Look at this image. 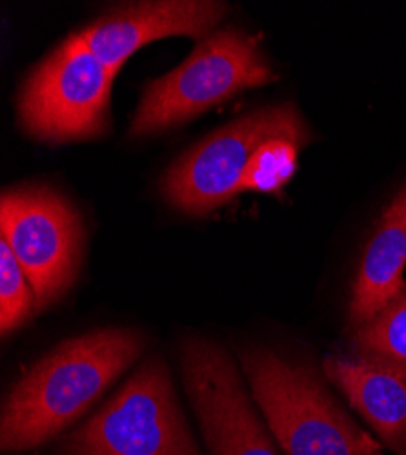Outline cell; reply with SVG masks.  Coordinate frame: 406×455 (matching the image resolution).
I'll use <instances>...</instances> for the list:
<instances>
[{"mask_svg": "<svg viewBox=\"0 0 406 455\" xmlns=\"http://www.w3.org/2000/svg\"><path fill=\"white\" fill-rule=\"evenodd\" d=\"M144 337L131 328H104L64 340L33 363L13 385L0 415V448L41 446L81 417L139 359Z\"/></svg>", "mask_w": 406, "mask_h": 455, "instance_id": "1", "label": "cell"}, {"mask_svg": "<svg viewBox=\"0 0 406 455\" xmlns=\"http://www.w3.org/2000/svg\"><path fill=\"white\" fill-rule=\"evenodd\" d=\"M250 392L284 455H383L306 363L265 347L239 352Z\"/></svg>", "mask_w": 406, "mask_h": 455, "instance_id": "2", "label": "cell"}, {"mask_svg": "<svg viewBox=\"0 0 406 455\" xmlns=\"http://www.w3.org/2000/svg\"><path fill=\"white\" fill-rule=\"evenodd\" d=\"M53 453L203 455L159 355L147 357L97 413L60 439Z\"/></svg>", "mask_w": 406, "mask_h": 455, "instance_id": "3", "label": "cell"}, {"mask_svg": "<svg viewBox=\"0 0 406 455\" xmlns=\"http://www.w3.org/2000/svg\"><path fill=\"white\" fill-rule=\"evenodd\" d=\"M277 81L259 39L239 29H220L199 41L192 55L147 84L130 137L168 130L228 100L243 90Z\"/></svg>", "mask_w": 406, "mask_h": 455, "instance_id": "4", "label": "cell"}, {"mask_svg": "<svg viewBox=\"0 0 406 455\" xmlns=\"http://www.w3.org/2000/svg\"><path fill=\"white\" fill-rule=\"evenodd\" d=\"M274 139H290L301 146L312 140L310 128L291 104L251 111L195 144L164 175V197L192 215L217 210L243 192V175L250 159Z\"/></svg>", "mask_w": 406, "mask_h": 455, "instance_id": "5", "label": "cell"}, {"mask_svg": "<svg viewBox=\"0 0 406 455\" xmlns=\"http://www.w3.org/2000/svg\"><path fill=\"white\" fill-rule=\"evenodd\" d=\"M115 75L69 35L39 66L19 95V119L35 139L62 144L102 137L109 128Z\"/></svg>", "mask_w": 406, "mask_h": 455, "instance_id": "6", "label": "cell"}, {"mask_svg": "<svg viewBox=\"0 0 406 455\" xmlns=\"http://www.w3.org/2000/svg\"><path fill=\"white\" fill-rule=\"evenodd\" d=\"M0 232L33 286L36 312L53 307L81 268L84 230L77 210L46 186L6 189Z\"/></svg>", "mask_w": 406, "mask_h": 455, "instance_id": "7", "label": "cell"}, {"mask_svg": "<svg viewBox=\"0 0 406 455\" xmlns=\"http://www.w3.org/2000/svg\"><path fill=\"white\" fill-rule=\"evenodd\" d=\"M179 364L210 455H279L235 361L223 347L188 337L179 347Z\"/></svg>", "mask_w": 406, "mask_h": 455, "instance_id": "8", "label": "cell"}, {"mask_svg": "<svg viewBox=\"0 0 406 455\" xmlns=\"http://www.w3.org/2000/svg\"><path fill=\"white\" fill-rule=\"evenodd\" d=\"M228 13V4L213 0H155L115 8L83 31L88 50L115 77L123 64L142 46L166 36L206 39Z\"/></svg>", "mask_w": 406, "mask_h": 455, "instance_id": "9", "label": "cell"}, {"mask_svg": "<svg viewBox=\"0 0 406 455\" xmlns=\"http://www.w3.org/2000/svg\"><path fill=\"white\" fill-rule=\"evenodd\" d=\"M322 373L394 455H406V366L366 355H328Z\"/></svg>", "mask_w": 406, "mask_h": 455, "instance_id": "10", "label": "cell"}, {"mask_svg": "<svg viewBox=\"0 0 406 455\" xmlns=\"http://www.w3.org/2000/svg\"><path fill=\"white\" fill-rule=\"evenodd\" d=\"M406 184L381 215L352 284L348 324L355 330L406 291Z\"/></svg>", "mask_w": 406, "mask_h": 455, "instance_id": "11", "label": "cell"}, {"mask_svg": "<svg viewBox=\"0 0 406 455\" xmlns=\"http://www.w3.org/2000/svg\"><path fill=\"white\" fill-rule=\"evenodd\" d=\"M354 354L406 366V291L354 330Z\"/></svg>", "mask_w": 406, "mask_h": 455, "instance_id": "12", "label": "cell"}, {"mask_svg": "<svg viewBox=\"0 0 406 455\" xmlns=\"http://www.w3.org/2000/svg\"><path fill=\"white\" fill-rule=\"evenodd\" d=\"M36 312V297L6 241H0V331L19 330Z\"/></svg>", "mask_w": 406, "mask_h": 455, "instance_id": "13", "label": "cell"}, {"mask_svg": "<svg viewBox=\"0 0 406 455\" xmlns=\"http://www.w3.org/2000/svg\"><path fill=\"white\" fill-rule=\"evenodd\" d=\"M303 146L290 139H274L265 142L250 159L244 175L243 189L272 194L281 189L298 168V154Z\"/></svg>", "mask_w": 406, "mask_h": 455, "instance_id": "14", "label": "cell"}]
</instances>
